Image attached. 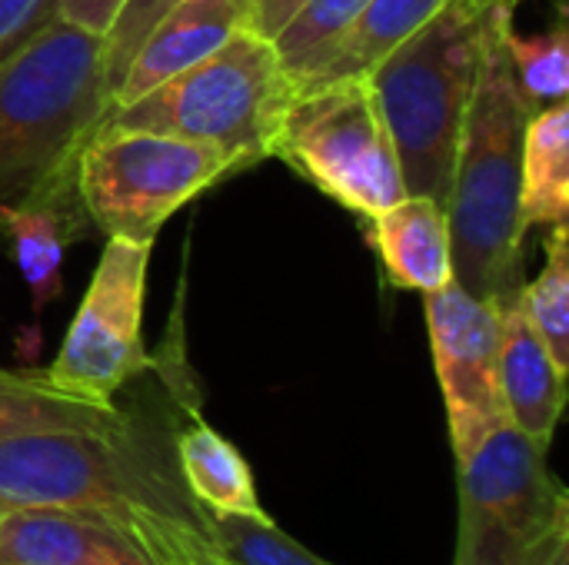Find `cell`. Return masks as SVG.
<instances>
[{
	"instance_id": "1",
	"label": "cell",
	"mask_w": 569,
	"mask_h": 565,
	"mask_svg": "<svg viewBox=\"0 0 569 565\" xmlns=\"http://www.w3.org/2000/svg\"><path fill=\"white\" fill-rule=\"evenodd\" d=\"M513 10L493 7L480 20L473 93L460 133L447 223L453 280L480 300L500 303L523 290L520 157L530 107L513 80L507 27Z\"/></svg>"
},
{
	"instance_id": "2",
	"label": "cell",
	"mask_w": 569,
	"mask_h": 565,
	"mask_svg": "<svg viewBox=\"0 0 569 565\" xmlns=\"http://www.w3.org/2000/svg\"><path fill=\"white\" fill-rule=\"evenodd\" d=\"M107 113L103 33L60 17L0 70V203L73 190L77 157Z\"/></svg>"
},
{
	"instance_id": "3",
	"label": "cell",
	"mask_w": 569,
	"mask_h": 565,
	"mask_svg": "<svg viewBox=\"0 0 569 565\" xmlns=\"http://www.w3.org/2000/svg\"><path fill=\"white\" fill-rule=\"evenodd\" d=\"M480 20L483 13L467 0H450L367 73L397 150L403 190L430 196L443 210L473 93Z\"/></svg>"
},
{
	"instance_id": "4",
	"label": "cell",
	"mask_w": 569,
	"mask_h": 565,
	"mask_svg": "<svg viewBox=\"0 0 569 565\" xmlns=\"http://www.w3.org/2000/svg\"><path fill=\"white\" fill-rule=\"evenodd\" d=\"M293 83L270 37L257 27L233 33L220 50L167 77L100 127L150 130L210 143L253 167L270 157L277 120Z\"/></svg>"
},
{
	"instance_id": "5",
	"label": "cell",
	"mask_w": 569,
	"mask_h": 565,
	"mask_svg": "<svg viewBox=\"0 0 569 565\" xmlns=\"http://www.w3.org/2000/svg\"><path fill=\"white\" fill-rule=\"evenodd\" d=\"M0 500L10 506L157 509L203 523V509L137 436L133 426L50 430L0 440Z\"/></svg>"
},
{
	"instance_id": "6",
	"label": "cell",
	"mask_w": 569,
	"mask_h": 565,
	"mask_svg": "<svg viewBox=\"0 0 569 565\" xmlns=\"http://www.w3.org/2000/svg\"><path fill=\"white\" fill-rule=\"evenodd\" d=\"M270 157H280L323 196L363 220H373L407 193L367 77L293 87L277 120Z\"/></svg>"
},
{
	"instance_id": "7",
	"label": "cell",
	"mask_w": 569,
	"mask_h": 565,
	"mask_svg": "<svg viewBox=\"0 0 569 565\" xmlns=\"http://www.w3.org/2000/svg\"><path fill=\"white\" fill-rule=\"evenodd\" d=\"M237 170L240 160L210 143L97 127L77 157L73 186L87 220L107 236L157 240L180 206Z\"/></svg>"
},
{
	"instance_id": "8",
	"label": "cell",
	"mask_w": 569,
	"mask_h": 565,
	"mask_svg": "<svg viewBox=\"0 0 569 565\" xmlns=\"http://www.w3.org/2000/svg\"><path fill=\"white\" fill-rule=\"evenodd\" d=\"M569 503L547 450L503 420L460 463V539L453 565H520Z\"/></svg>"
},
{
	"instance_id": "9",
	"label": "cell",
	"mask_w": 569,
	"mask_h": 565,
	"mask_svg": "<svg viewBox=\"0 0 569 565\" xmlns=\"http://www.w3.org/2000/svg\"><path fill=\"white\" fill-rule=\"evenodd\" d=\"M153 240L107 236L80 310L43 370L73 400L113 406V396L150 366L143 350V296Z\"/></svg>"
},
{
	"instance_id": "10",
	"label": "cell",
	"mask_w": 569,
	"mask_h": 565,
	"mask_svg": "<svg viewBox=\"0 0 569 565\" xmlns=\"http://www.w3.org/2000/svg\"><path fill=\"white\" fill-rule=\"evenodd\" d=\"M423 310L453 453L463 463L507 420L500 393V313L497 303L473 296L457 280L423 293Z\"/></svg>"
},
{
	"instance_id": "11",
	"label": "cell",
	"mask_w": 569,
	"mask_h": 565,
	"mask_svg": "<svg viewBox=\"0 0 569 565\" xmlns=\"http://www.w3.org/2000/svg\"><path fill=\"white\" fill-rule=\"evenodd\" d=\"M0 565H153L127 509L10 506L0 516Z\"/></svg>"
},
{
	"instance_id": "12",
	"label": "cell",
	"mask_w": 569,
	"mask_h": 565,
	"mask_svg": "<svg viewBox=\"0 0 569 565\" xmlns=\"http://www.w3.org/2000/svg\"><path fill=\"white\" fill-rule=\"evenodd\" d=\"M247 27H257L253 0H180L143 37L120 87L110 97V113L133 103L167 77L210 57Z\"/></svg>"
},
{
	"instance_id": "13",
	"label": "cell",
	"mask_w": 569,
	"mask_h": 565,
	"mask_svg": "<svg viewBox=\"0 0 569 565\" xmlns=\"http://www.w3.org/2000/svg\"><path fill=\"white\" fill-rule=\"evenodd\" d=\"M500 313V393L507 420L530 436L540 450H550L553 430L567 403V373L553 363L547 343L533 330L523 290L497 303Z\"/></svg>"
},
{
	"instance_id": "14",
	"label": "cell",
	"mask_w": 569,
	"mask_h": 565,
	"mask_svg": "<svg viewBox=\"0 0 569 565\" xmlns=\"http://www.w3.org/2000/svg\"><path fill=\"white\" fill-rule=\"evenodd\" d=\"M370 240L383 276L397 290L433 293L453 280L447 210L430 196L403 193L370 220Z\"/></svg>"
},
{
	"instance_id": "15",
	"label": "cell",
	"mask_w": 569,
	"mask_h": 565,
	"mask_svg": "<svg viewBox=\"0 0 569 565\" xmlns=\"http://www.w3.org/2000/svg\"><path fill=\"white\" fill-rule=\"evenodd\" d=\"M80 200L77 186L63 193H47L27 203H0V230L13 243L17 266L40 313L63 293L60 260L70 246V226L77 220Z\"/></svg>"
},
{
	"instance_id": "16",
	"label": "cell",
	"mask_w": 569,
	"mask_h": 565,
	"mask_svg": "<svg viewBox=\"0 0 569 565\" xmlns=\"http://www.w3.org/2000/svg\"><path fill=\"white\" fill-rule=\"evenodd\" d=\"M450 0H370L360 10V17L343 30V37L320 57V63L293 87L367 77L393 47H400L410 33H417Z\"/></svg>"
},
{
	"instance_id": "17",
	"label": "cell",
	"mask_w": 569,
	"mask_h": 565,
	"mask_svg": "<svg viewBox=\"0 0 569 565\" xmlns=\"http://www.w3.org/2000/svg\"><path fill=\"white\" fill-rule=\"evenodd\" d=\"M177 466L187 493L203 513L270 519L260 506L247 460L207 423L197 420L177 436Z\"/></svg>"
},
{
	"instance_id": "18",
	"label": "cell",
	"mask_w": 569,
	"mask_h": 565,
	"mask_svg": "<svg viewBox=\"0 0 569 565\" xmlns=\"http://www.w3.org/2000/svg\"><path fill=\"white\" fill-rule=\"evenodd\" d=\"M569 216V103L533 110L520 157V220L530 226H560Z\"/></svg>"
},
{
	"instance_id": "19",
	"label": "cell",
	"mask_w": 569,
	"mask_h": 565,
	"mask_svg": "<svg viewBox=\"0 0 569 565\" xmlns=\"http://www.w3.org/2000/svg\"><path fill=\"white\" fill-rule=\"evenodd\" d=\"M130 416L117 406H97L73 400L47 383L43 373H7L0 370V440L50 430H127Z\"/></svg>"
},
{
	"instance_id": "20",
	"label": "cell",
	"mask_w": 569,
	"mask_h": 565,
	"mask_svg": "<svg viewBox=\"0 0 569 565\" xmlns=\"http://www.w3.org/2000/svg\"><path fill=\"white\" fill-rule=\"evenodd\" d=\"M523 306L547 343L553 363L569 373V233L567 223L550 226L543 270L533 283H523Z\"/></svg>"
},
{
	"instance_id": "21",
	"label": "cell",
	"mask_w": 569,
	"mask_h": 565,
	"mask_svg": "<svg viewBox=\"0 0 569 565\" xmlns=\"http://www.w3.org/2000/svg\"><path fill=\"white\" fill-rule=\"evenodd\" d=\"M507 53L513 67V80L530 110H543L550 103L567 100L569 93V33L567 23H557L547 33L523 37L507 27Z\"/></svg>"
},
{
	"instance_id": "22",
	"label": "cell",
	"mask_w": 569,
	"mask_h": 565,
	"mask_svg": "<svg viewBox=\"0 0 569 565\" xmlns=\"http://www.w3.org/2000/svg\"><path fill=\"white\" fill-rule=\"evenodd\" d=\"M370 0H307L300 13L273 37L290 83L307 77L320 57L343 37V30L360 17Z\"/></svg>"
},
{
	"instance_id": "23",
	"label": "cell",
	"mask_w": 569,
	"mask_h": 565,
	"mask_svg": "<svg viewBox=\"0 0 569 565\" xmlns=\"http://www.w3.org/2000/svg\"><path fill=\"white\" fill-rule=\"evenodd\" d=\"M203 529L233 565H327L280 533L273 519L203 513Z\"/></svg>"
},
{
	"instance_id": "24",
	"label": "cell",
	"mask_w": 569,
	"mask_h": 565,
	"mask_svg": "<svg viewBox=\"0 0 569 565\" xmlns=\"http://www.w3.org/2000/svg\"><path fill=\"white\" fill-rule=\"evenodd\" d=\"M127 526L153 565H233L197 519L133 506L127 509Z\"/></svg>"
},
{
	"instance_id": "25",
	"label": "cell",
	"mask_w": 569,
	"mask_h": 565,
	"mask_svg": "<svg viewBox=\"0 0 569 565\" xmlns=\"http://www.w3.org/2000/svg\"><path fill=\"white\" fill-rule=\"evenodd\" d=\"M180 0H123V7L117 10L110 30L103 33V80H107V93L110 97L120 87V80H123L133 53L140 50L143 37Z\"/></svg>"
},
{
	"instance_id": "26",
	"label": "cell",
	"mask_w": 569,
	"mask_h": 565,
	"mask_svg": "<svg viewBox=\"0 0 569 565\" xmlns=\"http://www.w3.org/2000/svg\"><path fill=\"white\" fill-rule=\"evenodd\" d=\"M57 20V0H0V70Z\"/></svg>"
},
{
	"instance_id": "27",
	"label": "cell",
	"mask_w": 569,
	"mask_h": 565,
	"mask_svg": "<svg viewBox=\"0 0 569 565\" xmlns=\"http://www.w3.org/2000/svg\"><path fill=\"white\" fill-rule=\"evenodd\" d=\"M520 565H569V503L557 509L550 529L540 536V543L523 556Z\"/></svg>"
},
{
	"instance_id": "28",
	"label": "cell",
	"mask_w": 569,
	"mask_h": 565,
	"mask_svg": "<svg viewBox=\"0 0 569 565\" xmlns=\"http://www.w3.org/2000/svg\"><path fill=\"white\" fill-rule=\"evenodd\" d=\"M57 3L67 23H77L90 33H107L117 10L123 7V0H57Z\"/></svg>"
},
{
	"instance_id": "29",
	"label": "cell",
	"mask_w": 569,
	"mask_h": 565,
	"mask_svg": "<svg viewBox=\"0 0 569 565\" xmlns=\"http://www.w3.org/2000/svg\"><path fill=\"white\" fill-rule=\"evenodd\" d=\"M307 0H253V23L263 37H277L290 20L293 13L303 10Z\"/></svg>"
},
{
	"instance_id": "30",
	"label": "cell",
	"mask_w": 569,
	"mask_h": 565,
	"mask_svg": "<svg viewBox=\"0 0 569 565\" xmlns=\"http://www.w3.org/2000/svg\"><path fill=\"white\" fill-rule=\"evenodd\" d=\"M477 13H487V10H493V7H503V10H517V3H523V0H467Z\"/></svg>"
},
{
	"instance_id": "31",
	"label": "cell",
	"mask_w": 569,
	"mask_h": 565,
	"mask_svg": "<svg viewBox=\"0 0 569 565\" xmlns=\"http://www.w3.org/2000/svg\"><path fill=\"white\" fill-rule=\"evenodd\" d=\"M7 509H10V503H7V500H0V516H3Z\"/></svg>"
}]
</instances>
